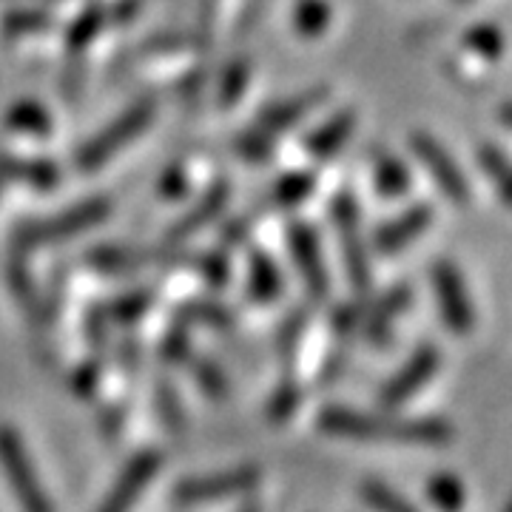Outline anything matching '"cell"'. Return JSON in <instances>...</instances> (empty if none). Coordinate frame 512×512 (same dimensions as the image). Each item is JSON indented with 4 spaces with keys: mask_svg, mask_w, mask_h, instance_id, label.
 Masks as SVG:
<instances>
[{
    "mask_svg": "<svg viewBox=\"0 0 512 512\" xmlns=\"http://www.w3.org/2000/svg\"><path fill=\"white\" fill-rule=\"evenodd\" d=\"M319 427L330 436L356 441H399V444H450L453 427L436 419H387V416H367L348 407H328L319 419Z\"/></svg>",
    "mask_w": 512,
    "mask_h": 512,
    "instance_id": "6da1fadb",
    "label": "cell"
},
{
    "mask_svg": "<svg viewBox=\"0 0 512 512\" xmlns=\"http://www.w3.org/2000/svg\"><path fill=\"white\" fill-rule=\"evenodd\" d=\"M322 100H325V92L322 89H311V92L296 94L291 100H282V103H276L268 111H262L256 117L254 126L242 134V140L237 143V151L248 163H262L274 151L279 134L299 126L316 106H322Z\"/></svg>",
    "mask_w": 512,
    "mask_h": 512,
    "instance_id": "7a4b0ae2",
    "label": "cell"
},
{
    "mask_svg": "<svg viewBox=\"0 0 512 512\" xmlns=\"http://www.w3.org/2000/svg\"><path fill=\"white\" fill-rule=\"evenodd\" d=\"M157 117V106L154 100H143L126 109L117 120H111L103 131H97L86 146L77 151V168L80 171H97L109 163L114 154H120L128 148L143 131H146Z\"/></svg>",
    "mask_w": 512,
    "mask_h": 512,
    "instance_id": "3957f363",
    "label": "cell"
},
{
    "mask_svg": "<svg viewBox=\"0 0 512 512\" xmlns=\"http://www.w3.org/2000/svg\"><path fill=\"white\" fill-rule=\"evenodd\" d=\"M0 470L23 512H55L46 487L40 484L26 444L12 427H0Z\"/></svg>",
    "mask_w": 512,
    "mask_h": 512,
    "instance_id": "277c9868",
    "label": "cell"
},
{
    "mask_svg": "<svg viewBox=\"0 0 512 512\" xmlns=\"http://www.w3.org/2000/svg\"><path fill=\"white\" fill-rule=\"evenodd\" d=\"M330 217L336 225V237H339L342 262H345L350 285L356 291H367L370 288V256H367L365 239H362V217H359L356 197L342 191L330 205Z\"/></svg>",
    "mask_w": 512,
    "mask_h": 512,
    "instance_id": "5b68a950",
    "label": "cell"
},
{
    "mask_svg": "<svg viewBox=\"0 0 512 512\" xmlns=\"http://www.w3.org/2000/svg\"><path fill=\"white\" fill-rule=\"evenodd\" d=\"M111 214V202L97 197V200L80 202L69 211L57 214V217H46V220L26 225L18 234V242L23 248H37V245H49V242H63L72 239L83 231H92L94 225L106 220Z\"/></svg>",
    "mask_w": 512,
    "mask_h": 512,
    "instance_id": "8992f818",
    "label": "cell"
},
{
    "mask_svg": "<svg viewBox=\"0 0 512 512\" xmlns=\"http://www.w3.org/2000/svg\"><path fill=\"white\" fill-rule=\"evenodd\" d=\"M433 293H436V305H439L441 322L453 330L456 336H467L476 328V308L470 291L464 285V276L453 262H436L433 265Z\"/></svg>",
    "mask_w": 512,
    "mask_h": 512,
    "instance_id": "52a82bcc",
    "label": "cell"
},
{
    "mask_svg": "<svg viewBox=\"0 0 512 512\" xmlns=\"http://www.w3.org/2000/svg\"><path fill=\"white\" fill-rule=\"evenodd\" d=\"M259 481L256 467H234V470H222L214 476L188 478L183 484H177L174 498L183 507H200V504H214L222 498H234V495L251 493Z\"/></svg>",
    "mask_w": 512,
    "mask_h": 512,
    "instance_id": "ba28073f",
    "label": "cell"
},
{
    "mask_svg": "<svg viewBox=\"0 0 512 512\" xmlns=\"http://www.w3.org/2000/svg\"><path fill=\"white\" fill-rule=\"evenodd\" d=\"M410 148L424 163V168L430 171V177L436 180L444 197H450L456 205H467L470 202V185L464 180L461 168L453 163V157L430 134H413L410 137Z\"/></svg>",
    "mask_w": 512,
    "mask_h": 512,
    "instance_id": "9c48e42d",
    "label": "cell"
},
{
    "mask_svg": "<svg viewBox=\"0 0 512 512\" xmlns=\"http://www.w3.org/2000/svg\"><path fill=\"white\" fill-rule=\"evenodd\" d=\"M288 245L296 271L302 276L305 288L313 293V299H325L328 293V271H325V259H322V245L308 222H293L288 231Z\"/></svg>",
    "mask_w": 512,
    "mask_h": 512,
    "instance_id": "30bf717a",
    "label": "cell"
},
{
    "mask_svg": "<svg viewBox=\"0 0 512 512\" xmlns=\"http://www.w3.org/2000/svg\"><path fill=\"white\" fill-rule=\"evenodd\" d=\"M436 370H439V350L433 348V345H421L404 362L402 370L387 379L379 399H382L384 407H399V404L410 402L421 387L436 376Z\"/></svg>",
    "mask_w": 512,
    "mask_h": 512,
    "instance_id": "8fae6325",
    "label": "cell"
},
{
    "mask_svg": "<svg viewBox=\"0 0 512 512\" xmlns=\"http://www.w3.org/2000/svg\"><path fill=\"white\" fill-rule=\"evenodd\" d=\"M160 470V456L157 453H140L123 470V476L117 478V484L111 487V493L106 495V501L100 504L97 512H131L137 498L143 495L148 484L154 481Z\"/></svg>",
    "mask_w": 512,
    "mask_h": 512,
    "instance_id": "7c38bea8",
    "label": "cell"
},
{
    "mask_svg": "<svg viewBox=\"0 0 512 512\" xmlns=\"http://www.w3.org/2000/svg\"><path fill=\"white\" fill-rule=\"evenodd\" d=\"M430 222H433V208L430 205L421 202V205L407 208L396 220L384 222L382 228L376 231V239H373L376 242V251L384 256L399 254L402 248H407L413 239L421 237L430 228Z\"/></svg>",
    "mask_w": 512,
    "mask_h": 512,
    "instance_id": "4fadbf2b",
    "label": "cell"
},
{
    "mask_svg": "<svg viewBox=\"0 0 512 512\" xmlns=\"http://www.w3.org/2000/svg\"><path fill=\"white\" fill-rule=\"evenodd\" d=\"M407 305H410V288L407 285H399V288L384 293L382 299H379V305L367 316H362L365 319L367 339L373 345H387L390 336H393V322L407 311Z\"/></svg>",
    "mask_w": 512,
    "mask_h": 512,
    "instance_id": "5bb4252c",
    "label": "cell"
},
{
    "mask_svg": "<svg viewBox=\"0 0 512 512\" xmlns=\"http://www.w3.org/2000/svg\"><path fill=\"white\" fill-rule=\"evenodd\" d=\"M353 131H356V114L353 111H339L336 117H330L325 126L313 131L305 148L311 151V157H316V160H328V157L339 154L345 148Z\"/></svg>",
    "mask_w": 512,
    "mask_h": 512,
    "instance_id": "9a60e30c",
    "label": "cell"
},
{
    "mask_svg": "<svg viewBox=\"0 0 512 512\" xmlns=\"http://www.w3.org/2000/svg\"><path fill=\"white\" fill-rule=\"evenodd\" d=\"M225 200H228V188H225V185L211 188V191H208V194L200 200V205H194V208L185 214L183 220L177 222V225L168 231V239L180 242V239L191 237L194 231H200L202 225H208V222L217 220V217H220V211L225 208Z\"/></svg>",
    "mask_w": 512,
    "mask_h": 512,
    "instance_id": "2e32d148",
    "label": "cell"
},
{
    "mask_svg": "<svg viewBox=\"0 0 512 512\" xmlns=\"http://www.w3.org/2000/svg\"><path fill=\"white\" fill-rule=\"evenodd\" d=\"M373 185H376V191L382 197H387V200L404 197L410 191V171L393 154L376 151L373 154Z\"/></svg>",
    "mask_w": 512,
    "mask_h": 512,
    "instance_id": "e0dca14e",
    "label": "cell"
},
{
    "mask_svg": "<svg viewBox=\"0 0 512 512\" xmlns=\"http://www.w3.org/2000/svg\"><path fill=\"white\" fill-rule=\"evenodd\" d=\"M248 293L259 305L274 302L276 296L282 293V276L265 254H254L251 262H248Z\"/></svg>",
    "mask_w": 512,
    "mask_h": 512,
    "instance_id": "ac0fdd59",
    "label": "cell"
},
{
    "mask_svg": "<svg viewBox=\"0 0 512 512\" xmlns=\"http://www.w3.org/2000/svg\"><path fill=\"white\" fill-rule=\"evenodd\" d=\"M427 493L441 512H461L467 504V487L453 473H439V476L430 478Z\"/></svg>",
    "mask_w": 512,
    "mask_h": 512,
    "instance_id": "d6986e66",
    "label": "cell"
},
{
    "mask_svg": "<svg viewBox=\"0 0 512 512\" xmlns=\"http://www.w3.org/2000/svg\"><path fill=\"white\" fill-rule=\"evenodd\" d=\"M330 18H333V6H330L328 0H302L296 6L293 23H296V32L299 35L316 37L328 29Z\"/></svg>",
    "mask_w": 512,
    "mask_h": 512,
    "instance_id": "ffe728a7",
    "label": "cell"
},
{
    "mask_svg": "<svg viewBox=\"0 0 512 512\" xmlns=\"http://www.w3.org/2000/svg\"><path fill=\"white\" fill-rule=\"evenodd\" d=\"M464 49H470L484 60H498L504 52V32L493 23H478L464 32Z\"/></svg>",
    "mask_w": 512,
    "mask_h": 512,
    "instance_id": "44dd1931",
    "label": "cell"
},
{
    "mask_svg": "<svg viewBox=\"0 0 512 512\" xmlns=\"http://www.w3.org/2000/svg\"><path fill=\"white\" fill-rule=\"evenodd\" d=\"M362 498H365L367 507L376 512H419L404 495H399L382 481H365L362 484Z\"/></svg>",
    "mask_w": 512,
    "mask_h": 512,
    "instance_id": "7402d4cb",
    "label": "cell"
},
{
    "mask_svg": "<svg viewBox=\"0 0 512 512\" xmlns=\"http://www.w3.org/2000/svg\"><path fill=\"white\" fill-rule=\"evenodd\" d=\"M316 188V177L313 174H288L285 180H279L271 194L276 208H293L302 200H308Z\"/></svg>",
    "mask_w": 512,
    "mask_h": 512,
    "instance_id": "603a6c76",
    "label": "cell"
},
{
    "mask_svg": "<svg viewBox=\"0 0 512 512\" xmlns=\"http://www.w3.org/2000/svg\"><path fill=\"white\" fill-rule=\"evenodd\" d=\"M103 26H106V9L92 6V9H89L83 18H77V23L72 26V32H69V52H72V55H83Z\"/></svg>",
    "mask_w": 512,
    "mask_h": 512,
    "instance_id": "cb8c5ba5",
    "label": "cell"
},
{
    "mask_svg": "<svg viewBox=\"0 0 512 512\" xmlns=\"http://www.w3.org/2000/svg\"><path fill=\"white\" fill-rule=\"evenodd\" d=\"M9 126L18 128L23 134H46L52 123H49V114L35 106V103H23L18 109L9 114Z\"/></svg>",
    "mask_w": 512,
    "mask_h": 512,
    "instance_id": "d4e9b609",
    "label": "cell"
},
{
    "mask_svg": "<svg viewBox=\"0 0 512 512\" xmlns=\"http://www.w3.org/2000/svg\"><path fill=\"white\" fill-rule=\"evenodd\" d=\"M245 83H248V66L245 63H234L228 72L222 74V83H220V103L222 109H228V106H234L242 92H245Z\"/></svg>",
    "mask_w": 512,
    "mask_h": 512,
    "instance_id": "484cf974",
    "label": "cell"
},
{
    "mask_svg": "<svg viewBox=\"0 0 512 512\" xmlns=\"http://www.w3.org/2000/svg\"><path fill=\"white\" fill-rule=\"evenodd\" d=\"M46 26H49V18H46L43 12H15V15H9L6 23H3L6 35H12V37L32 35V32L46 29Z\"/></svg>",
    "mask_w": 512,
    "mask_h": 512,
    "instance_id": "4316f807",
    "label": "cell"
},
{
    "mask_svg": "<svg viewBox=\"0 0 512 512\" xmlns=\"http://www.w3.org/2000/svg\"><path fill=\"white\" fill-rule=\"evenodd\" d=\"M478 163H481V168H484V174H487V177H493L495 183H498V180H504V177L512 171L507 154H504V151H498L495 146L478 148Z\"/></svg>",
    "mask_w": 512,
    "mask_h": 512,
    "instance_id": "83f0119b",
    "label": "cell"
},
{
    "mask_svg": "<svg viewBox=\"0 0 512 512\" xmlns=\"http://www.w3.org/2000/svg\"><path fill=\"white\" fill-rule=\"evenodd\" d=\"M185 316L197 319V322H205L211 328H225L231 322V313L220 308V305H211V302H202V305H191L185 308Z\"/></svg>",
    "mask_w": 512,
    "mask_h": 512,
    "instance_id": "f1b7e54d",
    "label": "cell"
},
{
    "mask_svg": "<svg viewBox=\"0 0 512 512\" xmlns=\"http://www.w3.org/2000/svg\"><path fill=\"white\" fill-rule=\"evenodd\" d=\"M194 367H197V376H200V382L205 384V390H208L211 396H222L225 379L220 376V370L211 365V362H202V359H194Z\"/></svg>",
    "mask_w": 512,
    "mask_h": 512,
    "instance_id": "f546056e",
    "label": "cell"
},
{
    "mask_svg": "<svg viewBox=\"0 0 512 512\" xmlns=\"http://www.w3.org/2000/svg\"><path fill=\"white\" fill-rule=\"evenodd\" d=\"M20 180V160H9V157H0V191H3V185L9 183V180Z\"/></svg>",
    "mask_w": 512,
    "mask_h": 512,
    "instance_id": "4dcf8cb0",
    "label": "cell"
},
{
    "mask_svg": "<svg viewBox=\"0 0 512 512\" xmlns=\"http://www.w3.org/2000/svg\"><path fill=\"white\" fill-rule=\"evenodd\" d=\"M498 197H501V202H504L507 208H512V171L504 180H498Z\"/></svg>",
    "mask_w": 512,
    "mask_h": 512,
    "instance_id": "1f68e13d",
    "label": "cell"
},
{
    "mask_svg": "<svg viewBox=\"0 0 512 512\" xmlns=\"http://www.w3.org/2000/svg\"><path fill=\"white\" fill-rule=\"evenodd\" d=\"M501 123L512 128V103H507V106H501Z\"/></svg>",
    "mask_w": 512,
    "mask_h": 512,
    "instance_id": "d6a6232c",
    "label": "cell"
},
{
    "mask_svg": "<svg viewBox=\"0 0 512 512\" xmlns=\"http://www.w3.org/2000/svg\"><path fill=\"white\" fill-rule=\"evenodd\" d=\"M504 512H512V498H510V504H507V507H504Z\"/></svg>",
    "mask_w": 512,
    "mask_h": 512,
    "instance_id": "836d02e7",
    "label": "cell"
},
{
    "mask_svg": "<svg viewBox=\"0 0 512 512\" xmlns=\"http://www.w3.org/2000/svg\"><path fill=\"white\" fill-rule=\"evenodd\" d=\"M242 512H256V510H254V507H248V510H242Z\"/></svg>",
    "mask_w": 512,
    "mask_h": 512,
    "instance_id": "e575fe53",
    "label": "cell"
},
{
    "mask_svg": "<svg viewBox=\"0 0 512 512\" xmlns=\"http://www.w3.org/2000/svg\"><path fill=\"white\" fill-rule=\"evenodd\" d=\"M456 3H470V0H456Z\"/></svg>",
    "mask_w": 512,
    "mask_h": 512,
    "instance_id": "d590c367",
    "label": "cell"
}]
</instances>
